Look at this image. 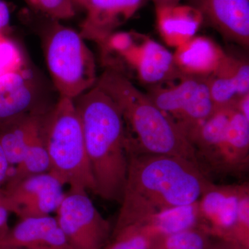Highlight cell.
<instances>
[{"label":"cell","instance_id":"cell-1","mask_svg":"<svg viewBox=\"0 0 249 249\" xmlns=\"http://www.w3.org/2000/svg\"><path fill=\"white\" fill-rule=\"evenodd\" d=\"M128 165L115 228L147 221L166 210L199 200L212 185L191 160L127 152Z\"/></svg>","mask_w":249,"mask_h":249},{"label":"cell","instance_id":"cell-2","mask_svg":"<svg viewBox=\"0 0 249 249\" xmlns=\"http://www.w3.org/2000/svg\"><path fill=\"white\" fill-rule=\"evenodd\" d=\"M73 101L94 181L93 193L105 200L120 204L128 165L122 111L97 83Z\"/></svg>","mask_w":249,"mask_h":249},{"label":"cell","instance_id":"cell-3","mask_svg":"<svg viewBox=\"0 0 249 249\" xmlns=\"http://www.w3.org/2000/svg\"><path fill=\"white\" fill-rule=\"evenodd\" d=\"M96 83L122 111L127 152L181 157L197 165L194 147L182 131L124 73L107 69Z\"/></svg>","mask_w":249,"mask_h":249},{"label":"cell","instance_id":"cell-4","mask_svg":"<svg viewBox=\"0 0 249 249\" xmlns=\"http://www.w3.org/2000/svg\"><path fill=\"white\" fill-rule=\"evenodd\" d=\"M42 134L50 161L49 173L63 186L93 193L94 181L73 100L60 97L45 113Z\"/></svg>","mask_w":249,"mask_h":249},{"label":"cell","instance_id":"cell-5","mask_svg":"<svg viewBox=\"0 0 249 249\" xmlns=\"http://www.w3.org/2000/svg\"><path fill=\"white\" fill-rule=\"evenodd\" d=\"M52 21L45 45L47 67L60 97L74 100L97 82L94 58L80 33Z\"/></svg>","mask_w":249,"mask_h":249},{"label":"cell","instance_id":"cell-6","mask_svg":"<svg viewBox=\"0 0 249 249\" xmlns=\"http://www.w3.org/2000/svg\"><path fill=\"white\" fill-rule=\"evenodd\" d=\"M146 93L186 137L214 111L209 76L186 74L173 83L150 87Z\"/></svg>","mask_w":249,"mask_h":249},{"label":"cell","instance_id":"cell-7","mask_svg":"<svg viewBox=\"0 0 249 249\" xmlns=\"http://www.w3.org/2000/svg\"><path fill=\"white\" fill-rule=\"evenodd\" d=\"M56 213L55 218L70 249H103L110 237V223L95 207L85 190L70 188Z\"/></svg>","mask_w":249,"mask_h":249},{"label":"cell","instance_id":"cell-8","mask_svg":"<svg viewBox=\"0 0 249 249\" xmlns=\"http://www.w3.org/2000/svg\"><path fill=\"white\" fill-rule=\"evenodd\" d=\"M63 186L50 173L40 174L5 184L0 201L8 212L20 219L50 215L63 199Z\"/></svg>","mask_w":249,"mask_h":249},{"label":"cell","instance_id":"cell-9","mask_svg":"<svg viewBox=\"0 0 249 249\" xmlns=\"http://www.w3.org/2000/svg\"><path fill=\"white\" fill-rule=\"evenodd\" d=\"M248 193V183L235 185L213 183L198 200L199 228L213 238L231 240L241 199Z\"/></svg>","mask_w":249,"mask_h":249},{"label":"cell","instance_id":"cell-10","mask_svg":"<svg viewBox=\"0 0 249 249\" xmlns=\"http://www.w3.org/2000/svg\"><path fill=\"white\" fill-rule=\"evenodd\" d=\"M200 13L203 23L244 48L249 45V0H186Z\"/></svg>","mask_w":249,"mask_h":249},{"label":"cell","instance_id":"cell-11","mask_svg":"<svg viewBox=\"0 0 249 249\" xmlns=\"http://www.w3.org/2000/svg\"><path fill=\"white\" fill-rule=\"evenodd\" d=\"M145 0H85L87 11L80 36L101 47L120 26L130 19Z\"/></svg>","mask_w":249,"mask_h":249},{"label":"cell","instance_id":"cell-12","mask_svg":"<svg viewBox=\"0 0 249 249\" xmlns=\"http://www.w3.org/2000/svg\"><path fill=\"white\" fill-rule=\"evenodd\" d=\"M38 103L35 77L27 67L0 77V127L26 114L47 110Z\"/></svg>","mask_w":249,"mask_h":249},{"label":"cell","instance_id":"cell-13","mask_svg":"<svg viewBox=\"0 0 249 249\" xmlns=\"http://www.w3.org/2000/svg\"><path fill=\"white\" fill-rule=\"evenodd\" d=\"M209 89L214 111L235 108L249 94V65L246 59L226 53L209 76Z\"/></svg>","mask_w":249,"mask_h":249},{"label":"cell","instance_id":"cell-14","mask_svg":"<svg viewBox=\"0 0 249 249\" xmlns=\"http://www.w3.org/2000/svg\"><path fill=\"white\" fill-rule=\"evenodd\" d=\"M70 249L56 218L50 215L21 219L0 236V248Z\"/></svg>","mask_w":249,"mask_h":249},{"label":"cell","instance_id":"cell-15","mask_svg":"<svg viewBox=\"0 0 249 249\" xmlns=\"http://www.w3.org/2000/svg\"><path fill=\"white\" fill-rule=\"evenodd\" d=\"M249 164V120L234 108L219 149L216 174L241 175L247 173Z\"/></svg>","mask_w":249,"mask_h":249},{"label":"cell","instance_id":"cell-16","mask_svg":"<svg viewBox=\"0 0 249 249\" xmlns=\"http://www.w3.org/2000/svg\"><path fill=\"white\" fill-rule=\"evenodd\" d=\"M134 70L141 82L150 87L173 83L186 75L178 68L174 54L150 38L142 40Z\"/></svg>","mask_w":249,"mask_h":249},{"label":"cell","instance_id":"cell-17","mask_svg":"<svg viewBox=\"0 0 249 249\" xmlns=\"http://www.w3.org/2000/svg\"><path fill=\"white\" fill-rule=\"evenodd\" d=\"M225 55L224 51L213 40L204 36H195L178 47L174 57L184 74L210 76Z\"/></svg>","mask_w":249,"mask_h":249},{"label":"cell","instance_id":"cell-18","mask_svg":"<svg viewBox=\"0 0 249 249\" xmlns=\"http://www.w3.org/2000/svg\"><path fill=\"white\" fill-rule=\"evenodd\" d=\"M156 13L160 36L168 45L177 48L195 37L203 24L200 13L188 4L158 8Z\"/></svg>","mask_w":249,"mask_h":249},{"label":"cell","instance_id":"cell-19","mask_svg":"<svg viewBox=\"0 0 249 249\" xmlns=\"http://www.w3.org/2000/svg\"><path fill=\"white\" fill-rule=\"evenodd\" d=\"M47 111L26 114L0 127V145L11 166H16L22 160L28 144L40 128Z\"/></svg>","mask_w":249,"mask_h":249},{"label":"cell","instance_id":"cell-20","mask_svg":"<svg viewBox=\"0 0 249 249\" xmlns=\"http://www.w3.org/2000/svg\"><path fill=\"white\" fill-rule=\"evenodd\" d=\"M154 236L169 235L199 227V203L177 206L155 214L142 222Z\"/></svg>","mask_w":249,"mask_h":249},{"label":"cell","instance_id":"cell-21","mask_svg":"<svg viewBox=\"0 0 249 249\" xmlns=\"http://www.w3.org/2000/svg\"><path fill=\"white\" fill-rule=\"evenodd\" d=\"M49 170L50 161L44 143L41 125L28 144L22 160L11 170L5 184H12L29 177L49 173Z\"/></svg>","mask_w":249,"mask_h":249},{"label":"cell","instance_id":"cell-22","mask_svg":"<svg viewBox=\"0 0 249 249\" xmlns=\"http://www.w3.org/2000/svg\"><path fill=\"white\" fill-rule=\"evenodd\" d=\"M153 233L144 223L114 227L103 249H149Z\"/></svg>","mask_w":249,"mask_h":249},{"label":"cell","instance_id":"cell-23","mask_svg":"<svg viewBox=\"0 0 249 249\" xmlns=\"http://www.w3.org/2000/svg\"><path fill=\"white\" fill-rule=\"evenodd\" d=\"M213 237L199 227L154 237L149 249H206Z\"/></svg>","mask_w":249,"mask_h":249},{"label":"cell","instance_id":"cell-24","mask_svg":"<svg viewBox=\"0 0 249 249\" xmlns=\"http://www.w3.org/2000/svg\"><path fill=\"white\" fill-rule=\"evenodd\" d=\"M36 11L55 20L70 19L76 14L75 0H25Z\"/></svg>","mask_w":249,"mask_h":249},{"label":"cell","instance_id":"cell-25","mask_svg":"<svg viewBox=\"0 0 249 249\" xmlns=\"http://www.w3.org/2000/svg\"><path fill=\"white\" fill-rule=\"evenodd\" d=\"M25 66L20 49L16 43L0 34V77Z\"/></svg>","mask_w":249,"mask_h":249},{"label":"cell","instance_id":"cell-26","mask_svg":"<svg viewBox=\"0 0 249 249\" xmlns=\"http://www.w3.org/2000/svg\"><path fill=\"white\" fill-rule=\"evenodd\" d=\"M11 165L8 162L2 147L0 145V190L4 186L11 173Z\"/></svg>","mask_w":249,"mask_h":249},{"label":"cell","instance_id":"cell-27","mask_svg":"<svg viewBox=\"0 0 249 249\" xmlns=\"http://www.w3.org/2000/svg\"><path fill=\"white\" fill-rule=\"evenodd\" d=\"M206 249H249L234 241L214 238Z\"/></svg>","mask_w":249,"mask_h":249},{"label":"cell","instance_id":"cell-28","mask_svg":"<svg viewBox=\"0 0 249 249\" xmlns=\"http://www.w3.org/2000/svg\"><path fill=\"white\" fill-rule=\"evenodd\" d=\"M10 11L9 6L2 0H0V34H4L9 26Z\"/></svg>","mask_w":249,"mask_h":249},{"label":"cell","instance_id":"cell-29","mask_svg":"<svg viewBox=\"0 0 249 249\" xmlns=\"http://www.w3.org/2000/svg\"><path fill=\"white\" fill-rule=\"evenodd\" d=\"M0 197H1V193H0ZM8 213L9 212L3 207L0 201V236L4 234L9 229L7 225Z\"/></svg>","mask_w":249,"mask_h":249},{"label":"cell","instance_id":"cell-30","mask_svg":"<svg viewBox=\"0 0 249 249\" xmlns=\"http://www.w3.org/2000/svg\"><path fill=\"white\" fill-rule=\"evenodd\" d=\"M235 108L249 120V94L241 98Z\"/></svg>","mask_w":249,"mask_h":249},{"label":"cell","instance_id":"cell-31","mask_svg":"<svg viewBox=\"0 0 249 249\" xmlns=\"http://www.w3.org/2000/svg\"><path fill=\"white\" fill-rule=\"evenodd\" d=\"M152 1L155 5L156 9H158V8L175 6L179 4L181 0H152Z\"/></svg>","mask_w":249,"mask_h":249},{"label":"cell","instance_id":"cell-32","mask_svg":"<svg viewBox=\"0 0 249 249\" xmlns=\"http://www.w3.org/2000/svg\"><path fill=\"white\" fill-rule=\"evenodd\" d=\"M85 0H75L77 5H80V6H83V3H84Z\"/></svg>","mask_w":249,"mask_h":249},{"label":"cell","instance_id":"cell-33","mask_svg":"<svg viewBox=\"0 0 249 249\" xmlns=\"http://www.w3.org/2000/svg\"><path fill=\"white\" fill-rule=\"evenodd\" d=\"M0 249H20L17 248H9V247H5V248H0Z\"/></svg>","mask_w":249,"mask_h":249}]
</instances>
